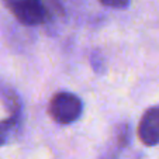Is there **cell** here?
<instances>
[{
	"mask_svg": "<svg viewBox=\"0 0 159 159\" xmlns=\"http://www.w3.org/2000/svg\"><path fill=\"white\" fill-rule=\"evenodd\" d=\"M83 113V103L70 92H58L52 96L48 104V114L55 123L69 125L80 118Z\"/></svg>",
	"mask_w": 159,
	"mask_h": 159,
	"instance_id": "6da1fadb",
	"label": "cell"
},
{
	"mask_svg": "<svg viewBox=\"0 0 159 159\" xmlns=\"http://www.w3.org/2000/svg\"><path fill=\"white\" fill-rule=\"evenodd\" d=\"M2 4L23 25L35 27L45 24L44 0H2Z\"/></svg>",
	"mask_w": 159,
	"mask_h": 159,
	"instance_id": "7a4b0ae2",
	"label": "cell"
},
{
	"mask_svg": "<svg viewBox=\"0 0 159 159\" xmlns=\"http://www.w3.org/2000/svg\"><path fill=\"white\" fill-rule=\"evenodd\" d=\"M137 132L141 142L147 147L159 144V106L148 108L142 114Z\"/></svg>",
	"mask_w": 159,
	"mask_h": 159,
	"instance_id": "3957f363",
	"label": "cell"
},
{
	"mask_svg": "<svg viewBox=\"0 0 159 159\" xmlns=\"http://www.w3.org/2000/svg\"><path fill=\"white\" fill-rule=\"evenodd\" d=\"M0 102L3 107L13 117L23 118V102L18 93L11 86L6 83H0Z\"/></svg>",
	"mask_w": 159,
	"mask_h": 159,
	"instance_id": "277c9868",
	"label": "cell"
},
{
	"mask_svg": "<svg viewBox=\"0 0 159 159\" xmlns=\"http://www.w3.org/2000/svg\"><path fill=\"white\" fill-rule=\"evenodd\" d=\"M23 129V118L21 117H13L0 120V147L7 145L13 142Z\"/></svg>",
	"mask_w": 159,
	"mask_h": 159,
	"instance_id": "5b68a950",
	"label": "cell"
},
{
	"mask_svg": "<svg viewBox=\"0 0 159 159\" xmlns=\"http://www.w3.org/2000/svg\"><path fill=\"white\" fill-rule=\"evenodd\" d=\"M131 139V127L127 123H121L113 129V142L110 151L113 153H118L123 151Z\"/></svg>",
	"mask_w": 159,
	"mask_h": 159,
	"instance_id": "8992f818",
	"label": "cell"
},
{
	"mask_svg": "<svg viewBox=\"0 0 159 159\" xmlns=\"http://www.w3.org/2000/svg\"><path fill=\"white\" fill-rule=\"evenodd\" d=\"M45 4V24L57 25L58 23L65 17V9H63L61 0H44Z\"/></svg>",
	"mask_w": 159,
	"mask_h": 159,
	"instance_id": "52a82bcc",
	"label": "cell"
},
{
	"mask_svg": "<svg viewBox=\"0 0 159 159\" xmlns=\"http://www.w3.org/2000/svg\"><path fill=\"white\" fill-rule=\"evenodd\" d=\"M90 65L93 68V70L96 73H104L106 72V59L103 57V54L97 49H94L92 54H90Z\"/></svg>",
	"mask_w": 159,
	"mask_h": 159,
	"instance_id": "ba28073f",
	"label": "cell"
},
{
	"mask_svg": "<svg viewBox=\"0 0 159 159\" xmlns=\"http://www.w3.org/2000/svg\"><path fill=\"white\" fill-rule=\"evenodd\" d=\"M100 3L110 9H125L129 4V0H100Z\"/></svg>",
	"mask_w": 159,
	"mask_h": 159,
	"instance_id": "9c48e42d",
	"label": "cell"
}]
</instances>
